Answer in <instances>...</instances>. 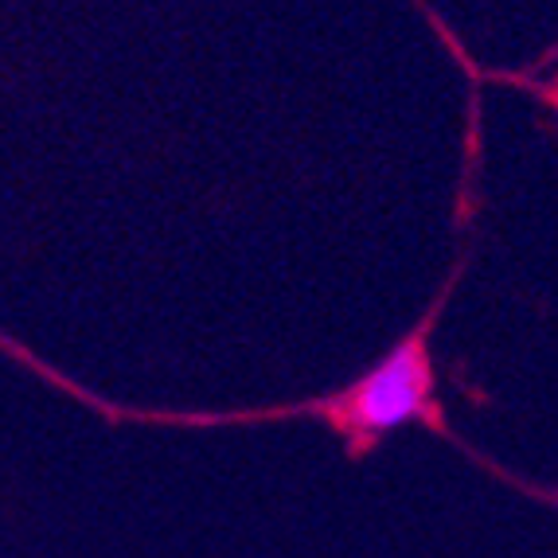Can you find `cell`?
<instances>
[{
  "label": "cell",
  "mask_w": 558,
  "mask_h": 558,
  "mask_svg": "<svg viewBox=\"0 0 558 558\" xmlns=\"http://www.w3.org/2000/svg\"><path fill=\"white\" fill-rule=\"evenodd\" d=\"M429 399H434V372L422 336H414L375 363L344 395H336L328 402V414L344 438L375 441L407 422H418L429 410Z\"/></svg>",
  "instance_id": "6da1fadb"
}]
</instances>
